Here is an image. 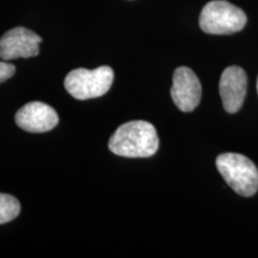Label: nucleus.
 <instances>
[{
	"label": "nucleus",
	"mask_w": 258,
	"mask_h": 258,
	"mask_svg": "<svg viewBox=\"0 0 258 258\" xmlns=\"http://www.w3.org/2000/svg\"><path fill=\"white\" fill-rule=\"evenodd\" d=\"M19 128L30 133H44L56 127L59 116L50 105L42 102H30L17 111L15 116Z\"/></svg>",
	"instance_id": "obj_7"
},
{
	"label": "nucleus",
	"mask_w": 258,
	"mask_h": 258,
	"mask_svg": "<svg viewBox=\"0 0 258 258\" xmlns=\"http://www.w3.org/2000/svg\"><path fill=\"white\" fill-rule=\"evenodd\" d=\"M114 80V71L109 66L95 70L77 69L71 71L64 78L67 92L79 101L98 98L109 91Z\"/></svg>",
	"instance_id": "obj_4"
},
{
	"label": "nucleus",
	"mask_w": 258,
	"mask_h": 258,
	"mask_svg": "<svg viewBox=\"0 0 258 258\" xmlns=\"http://www.w3.org/2000/svg\"><path fill=\"white\" fill-rule=\"evenodd\" d=\"M21 205L18 200L8 194H0V225L12 221L18 217Z\"/></svg>",
	"instance_id": "obj_9"
},
{
	"label": "nucleus",
	"mask_w": 258,
	"mask_h": 258,
	"mask_svg": "<svg viewBox=\"0 0 258 258\" xmlns=\"http://www.w3.org/2000/svg\"><path fill=\"white\" fill-rule=\"evenodd\" d=\"M257 92H258V78H257Z\"/></svg>",
	"instance_id": "obj_11"
},
{
	"label": "nucleus",
	"mask_w": 258,
	"mask_h": 258,
	"mask_svg": "<svg viewBox=\"0 0 258 258\" xmlns=\"http://www.w3.org/2000/svg\"><path fill=\"white\" fill-rule=\"evenodd\" d=\"M217 169L238 195L250 198L257 192L258 170L249 158L238 153H222L217 158Z\"/></svg>",
	"instance_id": "obj_2"
},
{
	"label": "nucleus",
	"mask_w": 258,
	"mask_h": 258,
	"mask_svg": "<svg viewBox=\"0 0 258 258\" xmlns=\"http://www.w3.org/2000/svg\"><path fill=\"white\" fill-rule=\"evenodd\" d=\"M41 42L42 38L27 28L11 29L0 38V59L9 61L37 56Z\"/></svg>",
	"instance_id": "obj_5"
},
{
	"label": "nucleus",
	"mask_w": 258,
	"mask_h": 258,
	"mask_svg": "<svg viewBox=\"0 0 258 258\" xmlns=\"http://www.w3.org/2000/svg\"><path fill=\"white\" fill-rule=\"evenodd\" d=\"M246 21V15L241 9L225 0H213L202 9L199 22L206 34L230 35L240 31Z\"/></svg>",
	"instance_id": "obj_3"
},
{
	"label": "nucleus",
	"mask_w": 258,
	"mask_h": 258,
	"mask_svg": "<svg viewBox=\"0 0 258 258\" xmlns=\"http://www.w3.org/2000/svg\"><path fill=\"white\" fill-rule=\"evenodd\" d=\"M159 138L154 125L146 121H131L116 129L109 140V150L125 158H147L156 154Z\"/></svg>",
	"instance_id": "obj_1"
},
{
	"label": "nucleus",
	"mask_w": 258,
	"mask_h": 258,
	"mask_svg": "<svg viewBox=\"0 0 258 258\" xmlns=\"http://www.w3.org/2000/svg\"><path fill=\"white\" fill-rule=\"evenodd\" d=\"M202 95L201 83L188 67H178L173 73L171 97L180 111L190 112L200 104Z\"/></svg>",
	"instance_id": "obj_6"
},
{
	"label": "nucleus",
	"mask_w": 258,
	"mask_h": 258,
	"mask_svg": "<svg viewBox=\"0 0 258 258\" xmlns=\"http://www.w3.org/2000/svg\"><path fill=\"white\" fill-rule=\"evenodd\" d=\"M247 78L241 67L230 66L221 74L219 90L222 105L228 114L239 111L246 96Z\"/></svg>",
	"instance_id": "obj_8"
},
{
	"label": "nucleus",
	"mask_w": 258,
	"mask_h": 258,
	"mask_svg": "<svg viewBox=\"0 0 258 258\" xmlns=\"http://www.w3.org/2000/svg\"><path fill=\"white\" fill-rule=\"evenodd\" d=\"M16 73V67L15 64L6 62V61H0V83L5 82L14 77V74Z\"/></svg>",
	"instance_id": "obj_10"
}]
</instances>
